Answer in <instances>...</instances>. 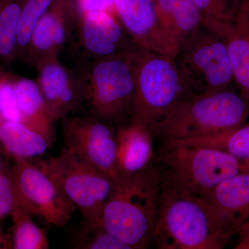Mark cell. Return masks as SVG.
<instances>
[{
    "label": "cell",
    "instance_id": "obj_1",
    "mask_svg": "<svg viewBox=\"0 0 249 249\" xmlns=\"http://www.w3.org/2000/svg\"><path fill=\"white\" fill-rule=\"evenodd\" d=\"M161 186L157 167L121 174L112 179L100 224L130 249L147 248L154 241Z\"/></svg>",
    "mask_w": 249,
    "mask_h": 249
},
{
    "label": "cell",
    "instance_id": "obj_2",
    "mask_svg": "<svg viewBox=\"0 0 249 249\" xmlns=\"http://www.w3.org/2000/svg\"><path fill=\"white\" fill-rule=\"evenodd\" d=\"M231 237L204 199L175 188L162 178L154 233L159 249H222Z\"/></svg>",
    "mask_w": 249,
    "mask_h": 249
},
{
    "label": "cell",
    "instance_id": "obj_3",
    "mask_svg": "<svg viewBox=\"0 0 249 249\" xmlns=\"http://www.w3.org/2000/svg\"><path fill=\"white\" fill-rule=\"evenodd\" d=\"M249 116V101L229 88L185 100L152 132L162 142L199 138L240 127Z\"/></svg>",
    "mask_w": 249,
    "mask_h": 249
},
{
    "label": "cell",
    "instance_id": "obj_4",
    "mask_svg": "<svg viewBox=\"0 0 249 249\" xmlns=\"http://www.w3.org/2000/svg\"><path fill=\"white\" fill-rule=\"evenodd\" d=\"M135 52L97 60H77L74 69L90 115L116 127L129 122L135 96Z\"/></svg>",
    "mask_w": 249,
    "mask_h": 249
},
{
    "label": "cell",
    "instance_id": "obj_5",
    "mask_svg": "<svg viewBox=\"0 0 249 249\" xmlns=\"http://www.w3.org/2000/svg\"><path fill=\"white\" fill-rule=\"evenodd\" d=\"M135 96L130 121L152 128L174 107L193 96L175 58L139 49L133 54Z\"/></svg>",
    "mask_w": 249,
    "mask_h": 249
},
{
    "label": "cell",
    "instance_id": "obj_6",
    "mask_svg": "<svg viewBox=\"0 0 249 249\" xmlns=\"http://www.w3.org/2000/svg\"><path fill=\"white\" fill-rule=\"evenodd\" d=\"M161 177L175 188L201 197L224 180L249 172V160L212 147L163 143Z\"/></svg>",
    "mask_w": 249,
    "mask_h": 249
},
{
    "label": "cell",
    "instance_id": "obj_7",
    "mask_svg": "<svg viewBox=\"0 0 249 249\" xmlns=\"http://www.w3.org/2000/svg\"><path fill=\"white\" fill-rule=\"evenodd\" d=\"M34 162L55 181L83 219L100 223L112 179L64 147L58 155Z\"/></svg>",
    "mask_w": 249,
    "mask_h": 249
},
{
    "label": "cell",
    "instance_id": "obj_8",
    "mask_svg": "<svg viewBox=\"0 0 249 249\" xmlns=\"http://www.w3.org/2000/svg\"><path fill=\"white\" fill-rule=\"evenodd\" d=\"M175 59L193 96L229 89L234 83L225 43L203 24L181 46Z\"/></svg>",
    "mask_w": 249,
    "mask_h": 249
},
{
    "label": "cell",
    "instance_id": "obj_9",
    "mask_svg": "<svg viewBox=\"0 0 249 249\" xmlns=\"http://www.w3.org/2000/svg\"><path fill=\"white\" fill-rule=\"evenodd\" d=\"M65 147L111 179L121 175L118 168L117 127L96 116L62 118Z\"/></svg>",
    "mask_w": 249,
    "mask_h": 249
},
{
    "label": "cell",
    "instance_id": "obj_10",
    "mask_svg": "<svg viewBox=\"0 0 249 249\" xmlns=\"http://www.w3.org/2000/svg\"><path fill=\"white\" fill-rule=\"evenodd\" d=\"M12 170L24 197L39 216L51 225L66 227L76 207L60 187L30 159L12 157Z\"/></svg>",
    "mask_w": 249,
    "mask_h": 249
},
{
    "label": "cell",
    "instance_id": "obj_11",
    "mask_svg": "<svg viewBox=\"0 0 249 249\" xmlns=\"http://www.w3.org/2000/svg\"><path fill=\"white\" fill-rule=\"evenodd\" d=\"M76 16L73 0H53L33 29L22 59L36 69L59 58L74 34Z\"/></svg>",
    "mask_w": 249,
    "mask_h": 249
},
{
    "label": "cell",
    "instance_id": "obj_12",
    "mask_svg": "<svg viewBox=\"0 0 249 249\" xmlns=\"http://www.w3.org/2000/svg\"><path fill=\"white\" fill-rule=\"evenodd\" d=\"M76 34L80 58L97 60L141 49L115 15L94 12L76 16Z\"/></svg>",
    "mask_w": 249,
    "mask_h": 249
},
{
    "label": "cell",
    "instance_id": "obj_13",
    "mask_svg": "<svg viewBox=\"0 0 249 249\" xmlns=\"http://www.w3.org/2000/svg\"><path fill=\"white\" fill-rule=\"evenodd\" d=\"M114 4L116 17L141 49L176 56L178 48L160 22L154 0H115Z\"/></svg>",
    "mask_w": 249,
    "mask_h": 249
},
{
    "label": "cell",
    "instance_id": "obj_14",
    "mask_svg": "<svg viewBox=\"0 0 249 249\" xmlns=\"http://www.w3.org/2000/svg\"><path fill=\"white\" fill-rule=\"evenodd\" d=\"M36 70V82L54 123L85 107L83 87L74 68L65 66L55 58L42 62Z\"/></svg>",
    "mask_w": 249,
    "mask_h": 249
},
{
    "label": "cell",
    "instance_id": "obj_15",
    "mask_svg": "<svg viewBox=\"0 0 249 249\" xmlns=\"http://www.w3.org/2000/svg\"><path fill=\"white\" fill-rule=\"evenodd\" d=\"M231 235L249 222V172L224 180L201 196Z\"/></svg>",
    "mask_w": 249,
    "mask_h": 249
},
{
    "label": "cell",
    "instance_id": "obj_16",
    "mask_svg": "<svg viewBox=\"0 0 249 249\" xmlns=\"http://www.w3.org/2000/svg\"><path fill=\"white\" fill-rule=\"evenodd\" d=\"M224 41L241 96L249 101V16L243 0L235 19L203 24Z\"/></svg>",
    "mask_w": 249,
    "mask_h": 249
},
{
    "label": "cell",
    "instance_id": "obj_17",
    "mask_svg": "<svg viewBox=\"0 0 249 249\" xmlns=\"http://www.w3.org/2000/svg\"><path fill=\"white\" fill-rule=\"evenodd\" d=\"M153 132L129 121L117 127V161L121 175H132L152 166L154 157Z\"/></svg>",
    "mask_w": 249,
    "mask_h": 249
},
{
    "label": "cell",
    "instance_id": "obj_18",
    "mask_svg": "<svg viewBox=\"0 0 249 249\" xmlns=\"http://www.w3.org/2000/svg\"><path fill=\"white\" fill-rule=\"evenodd\" d=\"M160 22L178 50L202 26L193 0H154Z\"/></svg>",
    "mask_w": 249,
    "mask_h": 249
},
{
    "label": "cell",
    "instance_id": "obj_19",
    "mask_svg": "<svg viewBox=\"0 0 249 249\" xmlns=\"http://www.w3.org/2000/svg\"><path fill=\"white\" fill-rule=\"evenodd\" d=\"M14 88L24 124L38 132L53 145L55 132L45 99L36 80L14 78Z\"/></svg>",
    "mask_w": 249,
    "mask_h": 249
},
{
    "label": "cell",
    "instance_id": "obj_20",
    "mask_svg": "<svg viewBox=\"0 0 249 249\" xmlns=\"http://www.w3.org/2000/svg\"><path fill=\"white\" fill-rule=\"evenodd\" d=\"M0 142L11 157L26 159L40 157L52 147L43 136L26 124L1 116Z\"/></svg>",
    "mask_w": 249,
    "mask_h": 249
},
{
    "label": "cell",
    "instance_id": "obj_21",
    "mask_svg": "<svg viewBox=\"0 0 249 249\" xmlns=\"http://www.w3.org/2000/svg\"><path fill=\"white\" fill-rule=\"evenodd\" d=\"M170 144L212 147L241 160H249V124L222 133L184 140L169 141Z\"/></svg>",
    "mask_w": 249,
    "mask_h": 249
},
{
    "label": "cell",
    "instance_id": "obj_22",
    "mask_svg": "<svg viewBox=\"0 0 249 249\" xmlns=\"http://www.w3.org/2000/svg\"><path fill=\"white\" fill-rule=\"evenodd\" d=\"M69 245L75 249H130L100 223L83 219L69 229Z\"/></svg>",
    "mask_w": 249,
    "mask_h": 249
},
{
    "label": "cell",
    "instance_id": "obj_23",
    "mask_svg": "<svg viewBox=\"0 0 249 249\" xmlns=\"http://www.w3.org/2000/svg\"><path fill=\"white\" fill-rule=\"evenodd\" d=\"M24 0H0V60L17 58L18 26Z\"/></svg>",
    "mask_w": 249,
    "mask_h": 249
},
{
    "label": "cell",
    "instance_id": "obj_24",
    "mask_svg": "<svg viewBox=\"0 0 249 249\" xmlns=\"http://www.w3.org/2000/svg\"><path fill=\"white\" fill-rule=\"evenodd\" d=\"M14 221L11 237L12 248L16 249H47L49 240L45 229L37 226L31 214L22 206H18L11 214Z\"/></svg>",
    "mask_w": 249,
    "mask_h": 249
},
{
    "label": "cell",
    "instance_id": "obj_25",
    "mask_svg": "<svg viewBox=\"0 0 249 249\" xmlns=\"http://www.w3.org/2000/svg\"><path fill=\"white\" fill-rule=\"evenodd\" d=\"M53 0H24L18 26L17 57L23 58L33 29L45 14Z\"/></svg>",
    "mask_w": 249,
    "mask_h": 249
},
{
    "label": "cell",
    "instance_id": "obj_26",
    "mask_svg": "<svg viewBox=\"0 0 249 249\" xmlns=\"http://www.w3.org/2000/svg\"><path fill=\"white\" fill-rule=\"evenodd\" d=\"M18 206H22L33 215L35 210L24 197L18 186L12 170L11 173L0 170V220L12 213Z\"/></svg>",
    "mask_w": 249,
    "mask_h": 249
},
{
    "label": "cell",
    "instance_id": "obj_27",
    "mask_svg": "<svg viewBox=\"0 0 249 249\" xmlns=\"http://www.w3.org/2000/svg\"><path fill=\"white\" fill-rule=\"evenodd\" d=\"M197 6L202 24L228 22L235 19L242 0H193Z\"/></svg>",
    "mask_w": 249,
    "mask_h": 249
},
{
    "label": "cell",
    "instance_id": "obj_28",
    "mask_svg": "<svg viewBox=\"0 0 249 249\" xmlns=\"http://www.w3.org/2000/svg\"><path fill=\"white\" fill-rule=\"evenodd\" d=\"M0 116L6 120L23 123L14 88V78L3 73L0 78Z\"/></svg>",
    "mask_w": 249,
    "mask_h": 249
},
{
    "label": "cell",
    "instance_id": "obj_29",
    "mask_svg": "<svg viewBox=\"0 0 249 249\" xmlns=\"http://www.w3.org/2000/svg\"><path fill=\"white\" fill-rule=\"evenodd\" d=\"M76 16L94 12L115 14V0H73Z\"/></svg>",
    "mask_w": 249,
    "mask_h": 249
},
{
    "label": "cell",
    "instance_id": "obj_30",
    "mask_svg": "<svg viewBox=\"0 0 249 249\" xmlns=\"http://www.w3.org/2000/svg\"><path fill=\"white\" fill-rule=\"evenodd\" d=\"M235 249H249V235L240 237L238 243L235 247Z\"/></svg>",
    "mask_w": 249,
    "mask_h": 249
},
{
    "label": "cell",
    "instance_id": "obj_31",
    "mask_svg": "<svg viewBox=\"0 0 249 249\" xmlns=\"http://www.w3.org/2000/svg\"><path fill=\"white\" fill-rule=\"evenodd\" d=\"M240 233V237H247L249 235V222L247 223V224L241 229L240 231L239 232Z\"/></svg>",
    "mask_w": 249,
    "mask_h": 249
},
{
    "label": "cell",
    "instance_id": "obj_32",
    "mask_svg": "<svg viewBox=\"0 0 249 249\" xmlns=\"http://www.w3.org/2000/svg\"><path fill=\"white\" fill-rule=\"evenodd\" d=\"M244 2L246 5V7H247V11H248L249 16V0H243Z\"/></svg>",
    "mask_w": 249,
    "mask_h": 249
},
{
    "label": "cell",
    "instance_id": "obj_33",
    "mask_svg": "<svg viewBox=\"0 0 249 249\" xmlns=\"http://www.w3.org/2000/svg\"><path fill=\"white\" fill-rule=\"evenodd\" d=\"M3 166H2V163H1V160H0V170L2 169Z\"/></svg>",
    "mask_w": 249,
    "mask_h": 249
},
{
    "label": "cell",
    "instance_id": "obj_34",
    "mask_svg": "<svg viewBox=\"0 0 249 249\" xmlns=\"http://www.w3.org/2000/svg\"><path fill=\"white\" fill-rule=\"evenodd\" d=\"M3 73H1V72H0V78H1V76H2Z\"/></svg>",
    "mask_w": 249,
    "mask_h": 249
}]
</instances>
